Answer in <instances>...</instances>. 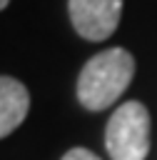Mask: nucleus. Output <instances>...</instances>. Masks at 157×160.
Segmentation results:
<instances>
[{
	"mask_svg": "<svg viewBox=\"0 0 157 160\" xmlns=\"http://www.w3.org/2000/svg\"><path fill=\"white\" fill-rule=\"evenodd\" d=\"M135 58L122 48H110L90 58L77 78V98L87 110L110 108L132 82Z\"/></svg>",
	"mask_w": 157,
	"mask_h": 160,
	"instance_id": "obj_1",
	"label": "nucleus"
},
{
	"mask_svg": "<svg viewBox=\"0 0 157 160\" xmlns=\"http://www.w3.org/2000/svg\"><path fill=\"white\" fill-rule=\"evenodd\" d=\"M105 145L112 160H145L150 152V112L142 102H122L105 130Z\"/></svg>",
	"mask_w": 157,
	"mask_h": 160,
	"instance_id": "obj_2",
	"label": "nucleus"
},
{
	"mask_svg": "<svg viewBox=\"0 0 157 160\" xmlns=\"http://www.w3.org/2000/svg\"><path fill=\"white\" fill-rule=\"evenodd\" d=\"M72 28L85 40L110 38L122 15V0H67Z\"/></svg>",
	"mask_w": 157,
	"mask_h": 160,
	"instance_id": "obj_3",
	"label": "nucleus"
},
{
	"mask_svg": "<svg viewBox=\"0 0 157 160\" xmlns=\"http://www.w3.org/2000/svg\"><path fill=\"white\" fill-rule=\"evenodd\" d=\"M30 92L27 88L7 75H0V138L10 135L27 115Z\"/></svg>",
	"mask_w": 157,
	"mask_h": 160,
	"instance_id": "obj_4",
	"label": "nucleus"
},
{
	"mask_svg": "<svg viewBox=\"0 0 157 160\" xmlns=\"http://www.w3.org/2000/svg\"><path fill=\"white\" fill-rule=\"evenodd\" d=\"M62 160H100L95 152H90V150H85V148H72V150H67L65 155H62Z\"/></svg>",
	"mask_w": 157,
	"mask_h": 160,
	"instance_id": "obj_5",
	"label": "nucleus"
},
{
	"mask_svg": "<svg viewBox=\"0 0 157 160\" xmlns=\"http://www.w3.org/2000/svg\"><path fill=\"white\" fill-rule=\"evenodd\" d=\"M7 2H10V0H0V10H2V8L7 5Z\"/></svg>",
	"mask_w": 157,
	"mask_h": 160,
	"instance_id": "obj_6",
	"label": "nucleus"
}]
</instances>
